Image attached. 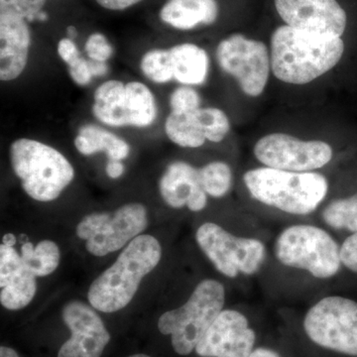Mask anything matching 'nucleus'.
<instances>
[{
	"instance_id": "nucleus-34",
	"label": "nucleus",
	"mask_w": 357,
	"mask_h": 357,
	"mask_svg": "<svg viewBox=\"0 0 357 357\" xmlns=\"http://www.w3.org/2000/svg\"><path fill=\"white\" fill-rule=\"evenodd\" d=\"M57 51L59 57L67 65L82 57L81 52L77 48V44L70 38L60 40L58 43Z\"/></svg>"
},
{
	"instance_id": "nucleus-8",
	"label": "nucleus",
	"mask_w": 357,
	"mask_h": 357,
	"mask_svg": "<svg viewBox=\"0 0 357 357\" xmlns=\"http://www.w3.org/2000/svg\"><path fill=\"white\" fill-rule=\"evenodd\" d=\"M303 328L319 347L357 357V302L342 296H326L305 314Z\"/></svg>"
},
{
	"instance_id": "nucleus-18",
	"label": "nucleus",
	"mask_w": 357,
	"mask_h": 357,
	"mask_svg": "<svg viewBox=\"0 0 357 357\" xmlns=\"http://www.w3.org/2000/svg\"><path fill=\"white\" fill-rule=\"evenodd\" d=\"M220 7L217 0H167L160 10V20L175 29L192 30L217 21Z\"/></svg>"
},
{
	"instance_id": "nucleus-40",
	"label": "nucleus",
	"mask_w": 357,
	"mask_h": 357,
	"mask_svg": "<svg viewBox=\"0 0 357 357\" xmlns=\"http://www.w3.org/2000/svg\"><path fill=\"white\" fill-rule=\"evenodd\" d=\"M68 30H69L68 32H69L70 37L75 36V35H76V32H75L76 31V29H75V28L70 27Z\"/></svg>"
},
{
	"instance_id": "nucleus-19",
	"label": "nucleus",
	"mask_w": 357,
	"mask_h": 357,
	"mask_svg": "<svg viewBox=\"0 0 357 357\" xmlns=\"http://www.w3.org/2000/svg\"><path fill=\"white\" fill-rule=\"evenodd\" d=\"M174 81L182 86H203L210 72V57L204 48L192 43L178 44L169 49Z\"/></svg>"
},
{
	"instance_id": "nucleus-25",
	"label": "nucleus",
	"mask_w": 357,
	"mask_h": 357,
	"mask_svg": "<svg viewBox=\"0 0 357 357\" xmlns=\"http://www.w3.org/2000/svg\"><path fill=\"white\" fill-rule=\"evenodd\" d=\"M321 218L330 229L338 231L357 232V192L347 198L331 201L323 208Z\"/></svg>"
},
{
	"instance_id": "nucleus-6",
	"label": "nucleus",
	"mask_w": 357,
	"mask_h": 357,
	"mask_svg": "<svg viewBox=\"0 0 357 357\" xmlns=\"http://www.w3.org/2000/svg\"><path fill=\"white\" fill-rule=\"evenodd\" d=\"M273 250L284 266L307 272L319 280L332 279L342 269L340 245L317 225H289L277 236Z\"/></svg>"
},
{
	"instance_id": "nucleus-41",
	"label": "nucleus",
	"mask_w": 357,
	"mask_h": 357,
	"mask_svg": "<svg viewBox=\"0 0 357 357\" xmlns=\"http://www.w3.org/2000/svg\"><path fill=\"white\" fill-rule=\"evenodd\" d=\"M128 357H151V356H146V354H133V356H130Z\"/></svg>"
},
{
	"instance_id": "nucleus-15",
	"label": "nucleus",
	"mask_w": 357,
	"mask_h": 357,
	"mask_svg": "<svg viewBox=\"0 0 357 357\" xmlns=\"http://www.w3.org/2000/svg\"><path fill=\"white\" fill-rule=\"evenodd\" d=\"M162 199L175 210L188 208L194 213L206 208L208 194L199 180V168L185 161H174L167 166L159 181Z\"/></svg>"
},
{
	"instance_id": "nucleus-35",
	"label": "nucleus",
	"mask_w": 357,
	"mask_h": 357,
	"mask_svg": "<svg viewBox=\"0 0 357 357\" xmlns=\"http://www.w3.org/2000/svg\"><path fill=\"white\" fill-rule=\"evenodd\" d=\"M142 0H96L103 8L109 10L119 11L139 3Z\"/></svg>"
},
{
	"instance_id": "nucleus-33",
	"label": "nucleus",
	"mask_w": 357,
	"mask_h": 357,
	"mask_svg": "<svg viewBox=\"0 0 357 357\" xmlns=\"http://www.w3.org/2000/svg\"><path fill=\"white\" fill-rule=\"evenodd\" d=\"M340 259L342 266L357 274V232L345 238L340 245Z\"/></svg>"
},
{
	"instance_id": "nucleus-24",
	"label": "nucleus",
	"mask_w": 357,
	"mask_h": 357,
	"mask_svg": "<svg viewBox=\"0 0 357 357\" xmlns=\"http://www.w3.org/2000/svg\"><path fill=\"white\" fill-rule=\"evenodd\" d=\"M21 257L36 277L48 276L57 269L61 260V251L52 241H40L36 246L26 243L21 248Z\"/></svg>"
},
{
	"instance_id": "nucleus-13",
	"label": "nucleus",
	"mask_w": 357,
	"mask_h": 357,
	"mask_svg": "<svg viewBox=\"0 0 357 357\" xmlns=\"http://www.w3.org/2000/svg\"><path fill=\"white\" fill-rule=\"evenodd\" d=\"M286 25L304 31L342 38L347 28L344 9L337 0H274Z\"/></svg>"
},
{
	"instance_id": "nucleus-21",
	"label": "nucleus",
	"mask_w": 357,
	"mask_h": 357,
	"mask_svg": "<svg viewBox=\"0 0 357 357\" xmlns=\"http://www.w3.org/2000/svg\"><path fill=\"white\" fill-rule=\"evenodd\" d=\"M74 143L77 151L84 156L103 152L109 156V160L117 161L128 158L131 151L130 145L126 140L95 124L82 126Z\"/></svg>"
},
{
	"instance_id": "nucleus-17",
	"label": "nucleus",
	"mask_w": 357,
	"mask_h": 357,
	"mask_svg": "<svg viewBox=\"0 0 357 357\" xmlns=\"http://www.w3.org/2000/svg\"><path fill=\"white\" fill-rule=\"evenodd\" d=\"M31 48L27 20L0 14V79L15 81L24 72Z\"/></svg>"
},
{
	"instance_id": "nucleus-37",
	"label": "nucleus",
	"mask_w": 357,
	"mask_h": 357,
	"mask_svg": "<svg viewBox=\"0 0 357 357\" xmlns=\"http://www.w3.org/2000/svg\"><path fill=\"white\" fill-rule=\"evenodd\" d=\"M249 357H281L278 352L268 347H257L255 349Z\"/></svg>"
},
{
	"instance_id": "nucleus-30",
	"label": "nucleus",
	"mask_w": 357,
	"mask_h": 357,
	"mask_svg": "<svg viewBox=\"0 0 357 357\" xmlns=\"http://www.w3.org/2000/svg\"><path fill=\"white\" fill-rule=\"evenodd\" d=\"M202 96L195 86H182L174 89L169 98L171 112H191L202 107Z\"/></svg>"
},
{
	"instance_id": "nucleus-23",
	"label": "nucleus",
	"mask_w": 357,
	"mask_h": 357,
	"mask_svg": "<svg viewBox=\"0 0 357 357\" xmlns=\"http://www.w3.org/2000/svg\"><path fill=\"white\" fill-rule=\"evenodd\" d=\"M165 133L168 139L178 147L197 149L206 143L203 128L194 112H170L165 121Z\"/></svg>"
},
{
	"instance_id": "nucleus-9",
	"label": "nucleus",
	"mask_w": 357,
	"mask_h": 357,
	"mask_svg": "<svg viewBox=\"0 0 357 357\" xmlns=\"http://www.w3.org/2000/svg\"><path fill=\"white\" fill-rule=\"evenodd\" d=\"M148 227L144 204H123L112 213H93L77 225V236L91 255L102 257L123 248Z\"/></svg>"
},
{
	"instance_id": "nucleus-26",
	"label": "nucleus",
	"mask_w": 357,
	"mask_h": 357,
	"mask_svg": "<svg viewBox=\"0 0 357 357\" xmlns=\"http://www.w3.org/2000/svg\"><path fill=\"white\" fill-rule=\"evenodd\" d=\"M199 175L204 192L213 199L227 196L234 184V173L227 162L211 161L199 168Z\"/></svg>"
},
{
	"instance_id": "nucleus-14",
	"label": "nucleus",
	"mask_w": 357,
	"mask_h": 357,
	"mask_svg": "<svg viewBox=\"0 0 357 357\" xmlns=\"http://www.w3.org/2000/svg\"><path fill=\"white\" fill-rule=\"evenodd\" d=\"M62 317L70 337L61 347L58 357L102 356L110 335L98 312L81 301H72L63 309Z\"/></svg>"
},
{
	"instance_id": "nucleus-7",
	"label": "nucleus",
	"mask_w": 357,
	"mask_h": 357,
	"mask_svg": "<svg viewBox=\"0 0 357 357\" xmlns=\"http://www.w3.org/2000/svg\"><path fill=\"white\" fill-rule=\"evenodd\" d=\"M196 241L215 269L227 278L253 276L266 261V246L261 241L234 236L218 223H203L197 230Z\"/></svg>"
},
{
	"instance_id": "nucleus-2",
	"label": "nucleus",
	"mask_w": 357,
	"mask_h": 357,
	"mask_svg": "<svg viewBox=\"0 0 357 357\" xmlns=\"http://www.w3.org/2000/svg\"><path fill=\"white\" fill-rule=\"evenodd\" d=\"M161 257V244L156 237L148 234L135 237L114 264L91 283L89 304L102 312L121 311L132 301L143 278L153 271Z\"/></svg>"
},
{
	"instance_id": "nucleus-12",
	"label": "nucleus",
	"mask_w": 357,
	"mask_h": 357,
	"mask_svg": "<svg viewBox=\"0 0 357 357\" xmlns=\"http://www.w3.org/2000/svg\"><path fill=\"white\" fill-rule=\"evenodd\" d=\"M256 333L248 319L236 310H223L195 351L201 357H249L255 351Z\"/></svg>"
},
{
	"instance_id": "nucleus-38",
	"label": "nucleus",
	"mask_w": 357,
	"mask_h": 357,
	"mask_svg": "<svg viewBox=\"0 0 357 357\" xmlns=\"http://www.w3.org/2000/svg\"><path fill=\"white\" fill-rule=\"evenodd\" d=\"M0 357H20V356L10 347H0Z\"/></svg>"
},
{
	"instance_id": "nucleus-5",
	"label": "nucleus",
	"mask_w": 357,
	"mask_h": 357,
	"mask_svg": "<svg viewBox=\"0 0 357 357\" xmlns=\"http://www.w3.org/2000/svg\"><path fill=\"white\" fill-rule=\"evenodd\" d=\"M225 304V288L220 282H199L183 306L164 312L158 321L162 335H171L174 351L189 356L213 325Z\"/></svg>"
},
{
	"instance_id": "nucleus-22",
	"label": "nucleus",
	"mask_w": 357,
	"mask_h": 357,
	"mask_svg": "<svg viewBox=\"0 0 357 357\" xmlns=\"http://www.w3.org/2000/svg\"><path fill=\"white\" fill-rule=\"evenodd\" d=\"M158 114L156 98L151 89L141 82L126 83V121L128 128H147Z\"/></svg>"
},
{
	"instance_id": "nucleus-3",
	"label": "nucleus",
	"mask_w": 357,
	"mask_h": 357,
	"mask_svg": "<svg viewBox=\"0 0 357 357\" xmlns=\"http://www.w3.org/2000/svg\"><path fill=\"white\" fill-rule=\"evenodd\" d=\"M243 183L251 198L288 215L305 217L318 210L330 184L318 172H289L269 167L246 171Z\"/></svg>"
},
{
	"instance_id": "nucleus-31",
	"label": "nucleus",
	"mask_w": 357,
	"mask_h": 357,
	"mask_svg": "<svg viewBox=\"0 0 357 357\" xmlns=\"http://www.w3.org/2000/svg\"><path fill=\"white\" fill-rule=\"evenodd\" d=\"M84 52L91 60L102 63H107L114 53V47L102 33H93L89 37Z\"/></svg>"
},
{
	"instance_id": "nucleus-28",
	"label": "nucleus",
	"mask_w": 357,
	"mask_h": 357,
	"mask_svg": "<svg viewBox=\"0 0 357 357\" xmlns=\"http://www.w3.org/2000/svg\"><path fill=\"white\" fill-rule=\"evenodd\" d=\"M197 119L203 128L206 141L220 143L227 137L231 129L229 115L218 107H199L195 110Z\"/></svg>"
},
{
	"instance_id": "nucleus-27",
	"label": "nucleus",
	"mask_w": 357,
	"mask_h": 357,
	"mask_svg": "<svg viewBox=\"0 0 357 357\" xmlns=\"http://www.w3.org/2000/svg\"><path fill=\"white\" fill-rule=\"evenodd\" d=\"M143 76L152 83L163 84L174 81L172 61L169 49H152L140 60Z\"/></svg>"
},
{
	"instance_id": "nucleus-1",
	"label": "nucleus",
	"mask_w": 357,
	"mask_h": 357,
	"mask_svg": "<svg viewBox=\"0 0 357 357\" xmlns=\"http://www.w3.org/2000/svg\"><path fill=\"white\" fill-rule=\"evenodd\" d=\"M344 49L342 38L279 26L270 40L272 74L282 83L311 84L340 62Z\"/></svg>"
},
{
	"instance_id": "nucleus-10",
	"label": "nucleus",
	"mask_w": 357,
	"mask_h": 357,
	"mask_svg": "<svg viewBox=\"0 0 357 357\" xmlns=\"http://www.w3.org/2000/svg\"><path fill=\"white\" fill-rule=\"evenodd\" d=\"M218 67L236 79L239 89L249 98L264 93L272 74L270 49L264 42L245 35H230L215 49Z\"/></svg>"
},
{
	"instance_id": "nucleus-29",
	"label": "nucleus",
	"mask_w": 357,
	"mask_h": 357,
	"mask_svg": "<svg viewBox=\"0 0 357 357\" xmlns=\"http://www.w3.org/2000/svg\"><path fill=\"white\" fill-rule=\"evenodd\" d=\"M45 3L46 0H0V14L33 21L38 18Z\"/></svg>"
},
{
	"instance_id": "nucleus-39",
	"label": "nucleus",
	"mask_w": 357,
	"mask_h": 357,
	"mask_svg": "<svg viewBox=\"0 0 357 357\" xmlns=\"http://www.w3.org/2000/svg\"><path fill=\"white\" fill-rule=\"evenodd\" d=\"M2 241H3V244L14 246L15 245L16 243V238L15 236H13V234H6V236H4L3 239H2Z\"/></svg>"
},
{
	"instance_id": "nucleus-36",
	"label": "nucleus",
	"mask_w": 357,
	"mask_h": 357,
	"mask_svg": "<svg viewBox=\"0 0 357 357\" xmlns=\"http://www.w3.org/2000/svg\"><path fill=\"white\" fill-rule=\"evenodd\" d=\"M107 176L112 178H121L124 173V165L121 163V161H117V160H109L107 164Z\"/></svg>"
},
{
	"instance_id": "nucleus-32",
	"label": "nucleus",
	"mask_w": 357,
	"mask_h": 357,
	"mask_svg": "<svg viewBox=\"0 0 357 357\" xmlns=\"http://www.w3.org/2000/svg\"><path fill=\"white\" fill-rule=\"evenodd\" d=\"M70 79L79 86H86L93 79L89 59L79 57L68 65Z\"/></svg>"
},
{
	"instance_id": "nucleus-11",
	"label": "nucleus",
	"mask_w": 357,
	"mask_h": 357,
	"mask_svg": "<svg viewBox=\"0 0 357 357\" xmlns=\"http://www.w3.org/2000/svg\"><path fill=\"white\" fill-rule=\"evenodd\" d=\"M256 160L264 167L289 172H316L332 162V145L323 140H306L291 134H266L253 147Z\"/></svg>"
},
{
	"instance_id": "nucleus-20",
	"label": "nucleus",
	"mask_w": 357,
	"mask_h": 357,
	"mask_svg": "<svg viewBox=\"0 0 357 357\" xmlns=\"http://www.w3.org/2000/svg\"><path fill=\"white\" fill-rule=\"evenodd\" d=\"M91 112L103 126L128 128L126 84L119 79H109L100 84L93 93Z\"/></svg>"
},
{
	"instance_id": "nucleus-16",
	"label": "nucleus",
	"mask_w": 357,
	"mask_h": 357,
	"mask_svg": "<svg viewBox=\"0 0 357 357\" xmlns=\"http://www.w3.org/2000/svg\"><path fill=\"white\" fill-rule=\"evenodd\" d=\"M37 292L36 276L13 246L0 245V303L10 311L27 307Z\"/></svg>"
},
{
	"instance_id": "nucleus-4",
	"label": "nucleus",
	"mask_w": 357,
	"mask_h": 357,
	"mask_svg": "<svg viewBox=\"0 0 357 357\" xmlns=\"http://www.w3.org/2000/svg\"><path fill=\"white\" fill-rule=\"evenodd\" d=\"M9 160L26 194L41 203L57 199L75 178L74 167L64 155L31 138L14 140Z\"/></svg>"
}]
</instances>
